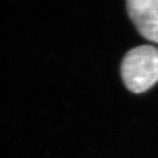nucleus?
I'll use <instances>...</instances> for the list:
<instances>
[{
  "label": "nucleus",
  "mask_w": 158,
  "mask_h": 158,
  "mask_svg": "<svg viewBox=\"0 0 158 158\" xmlns=\"http://www.w3.org/2000/svg\"><path fill=\"white\" fill-rule=\"evenodd\" d=\"M121 74L125 86L142 94L158 81V48L143 45L131 49L123 58Z\"/></svg>",
  "instance_id": "f257e3e1"
},
{
  "label": "nucleus",
  "mask_w": 158,
  "mask_h": 158,
  "mask_svg": "<svg viewBox=\"0 0 158 158\" xmlns=\"http://www.w3.org/2000/svg\"><path fill=\"white\" fill-rule=\"evenodd\" d=\"M131 20L146 40L158 43V0H126Z\"/></svg>",
  "instance_id": "f03ea898"
}]
</instances>
